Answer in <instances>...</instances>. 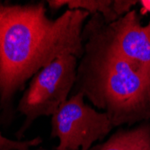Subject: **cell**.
I'll list each match as a JSON object with an SVG mask.
<instances>
[{"instance_id": "6da1fadb", "label": "cell", "mask_w": 150, "mask_h": 150, "mask_svg": "<svg viewBox=\"0 0 150 150\" xmlns=\"http://www.w3.org/2000/svg\"><path fill=\"white\" fill-rule=\"evenodd\" d=\"M89 13L66 10L55 20L44 3L5 6L0 16V103L7 108L26 81L60 56L84 53L82 29Z\"/></svg>"}, {"instance_id": "7a4b0ae2", "label": "cell", "mask_w": 150, "mask_h": 150, "mask_svg": "<svg viewBox=\"0 0 150 150\" xmlns=\"http://www.w3.org/2000/svg\"><path fill=\"white\" fill-rule=\"evenodd\" d=\"M77 67L76 85L113 127L150 116V77L118 54L93 31Z\"/></svg>"}, {"instance_id": "3957f363", "label": "cell", "mask_w": 150, "mask_h": 150, "mask_svg": "<svg viewBox=\"0 0 150 150\" xmlns=\"http://www.w3.org/2000/svg\"><path fill=\"white\" fill-rule=\"evenodd\" d=\"M76 73L77 58L67 54L53 60L33 77L18 104V111L25 117L23 127L18 132L19 139L36 119L53 116L69 99Z\"/></svg>"}, {"instance_id": "277c9868", "label": "cell", "mask_w": 150, "mask_h": 150, "mask_svg": "<svg viewBox=\"0 0 150 150\" xmlns=\"http://www.w3.org/2000/svg\"><path fill=\"white\" fill-rule=\"evenodd\" d=\"M51 118V136L59 139L57 150H88L113 128L107 113L86 103L84 94L79 92L67 99Z\"/></svg>"}, {"instance_id": "5b68a950", "label": "cell", "mask_w": 150, "mask_h": 150, "mask_svg": "<svg viewBox=\"0 0 150 150\" xmlns=\"http://www.w3.org/2000/svg\"><path fill=\"white\" fill-rule=\"evenodd\" d=\"M118 54L150 77V22L141 25L135 11L109 23L107 30H97Z\"/></svg>"}, {"instance_id": "8992f818", "label": "cell", "mask_w": 150, "mask_h": 150, "mask_svg": "<svg viewBox=\"0 0 150 150\" xmlns=\"http://www.w3.org/2000/svg\"><path fill=\"white\" fill-rule=\"evenodd\" d=\"M99 150H150V127L145 125L119 132L102 145Z\"/></svg>"}, {"instance_id": "52a82bcc", "label": "cell", "mask_w": 150, "mask_h": 150, "mask_svg": "<svg viewBox=\"0 0 150 150\" xmlns=\"http://www.w3.org/2000/svg\"><path fill=\"white\" fill-rule=\"evenodd\" d=\"M48 3L53 10L67 6V9L83 10L87 12L89 15L101 13L109 23H112L120 18L113 10V1L110 0H50Z\"/></svg>"}, {"instance_id": "ba28073f", "label": "cell", "mask_w": 150, "mask_h": 150, "mask_svg": "<svg viewBox=\"0 0 150 150\" xmlns=\"http://www.w3.org/2000/svg\"><path fill=\"white\" fill-rule=\"evenodd\" d=\"M42 142L40 137L28 139H11L6 138L0 132V150H29L30 148L36 146Z\"/></svg>"}, {"instance_id": "9c48e42d", "label": "cell", "mask_w": 150, "mask_h": 150, "mask_svg": "<svg viewBox=\"0 0 150 150\" xmlns=\"http://www.w3.org/2000/svg\"><path fill=\"white\" fill-rule=\"evenodd\" d=\"M136 4V1H113L112 7L116 15L120 17L122 13H129L130 6Z\"/></svg>"}, {"instance_id": "30bf717a", "label": "cell", "mask_w": 150, "mask_h": 150, "mask_svg": "<svg viewBox=\"0 0 150 150\" xmlns=\"http://www.w3.org/2000/svg\"><path fill=\"white\" fill-rule=\"evenodd\" d=\"M141 4V13L146 15L147 13H150V0H142L140 1Z\"/></svg>"}, {"instance_id": "8fae6325", "label": "cell", "mask_w": 150, "mask_h": 150, "mask_svg": "<svg viewBox=\"0 0 150 150\" xmlns=\"http://www.w3.org/2000/svg\"><path fill=\"white\" fill-rule=\"evenodd\" d=\"M4 8H5V5H3L2 3H0V16H1V15H2Z\"/></svg>"}]
</instances>
